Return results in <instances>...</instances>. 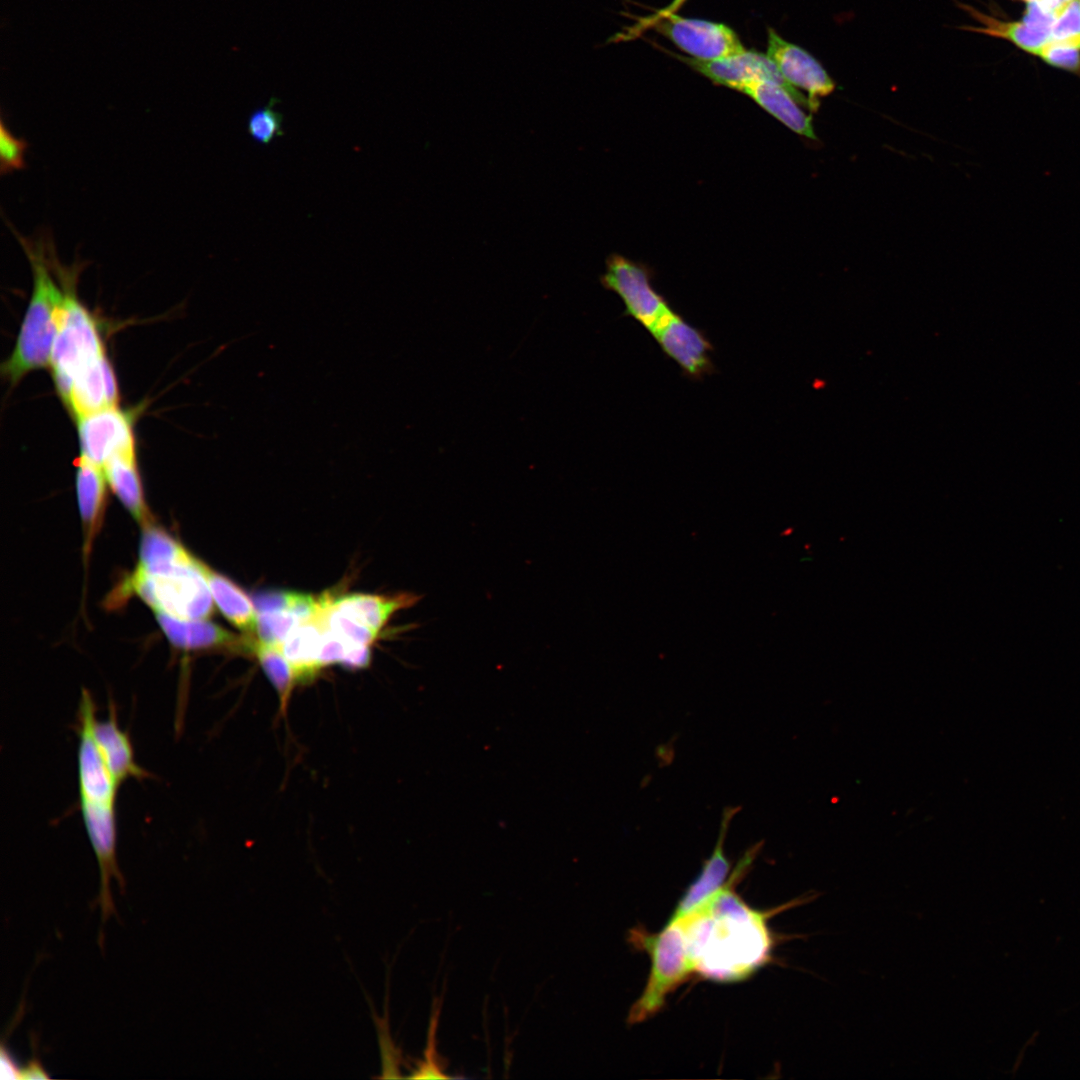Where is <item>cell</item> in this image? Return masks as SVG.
<instances>
[{"instance_id":"1","label":"cell","mask_w":1080,"mask_h":1080,"mask_svg":"<svg viewBox=\"0 0 1080 1080\" xmlns=\"http://www.w3.org/2000/svg\"><path fill=\"white\" fill-rule=\"evenodd\" d=\"M756 849L747 853L729 881L707 903L680 920L687 939L694 972L717 981L744 979L770 959L772 937L769 915L813 900L796 899L772 912L756 911L734 891Z\"/></svg>"},{"instance_id":"6","label":"cell","mask_w":1080,"mask_h":1080,"mask_svg":"<svg viewBox=\"0 0 1080 1080\" xmlns=\"http://www.w3.org/2000/svg\"><path fill=\"white\" fill-rule=\"evenodd\" d=\"M651 271L642 263L618 253L609 255L600 283L616 293L632 317L651 332L673 309L652 285Z\"/></svg>"},{"instance_id":"11","label":"cell","mask_w":1080,"mask_h":1080,"mask_svg":"<svg viewBox=\"0 0 1080 1080\" xmlns=\"http://www.w3.org/2000/svg\"><path fill=\"white\" fill-rule=\"evenodd\" d=\"M663 352L691 379L713 372V347L704 333L671 311L651 332Z\"/></svg>"},{"instance_id":"21","label":"cell","mask_w":1080,"mask_h":1080,"mask_svg":"<svg viewBox=\"0 0 1080 1080\" xmlns=\"http://www.w3.org/2000/svg\"><path fill=\"white\" fill-rule=\"evenodd\" d=\"M103 470L110 488L133 518L142 526L151 523L136 454L114 456Z\"/></svg>"},{"instance_id":"17","label":"cell","mask_w":1080,"mask_h":1080,"mask_svg":"<svg viewBox=\"0 0 1080 1080\" xmlns=\"http://www.w3.org/2000/svg\"><path fill=\"white\" fill-rule=\"evenodd\" d=\"M732 812L733 809H728L723 815L719 838L713 853L705 861L700 874L678 902L670 920L680 919L702 907L728 882L731 864L724 853V840L733 816Z\"/></svg>"},{"instance_id":"32","label":"cell","mask_w":1080,"mask_h":1080,"mask_svg":"<svg viewBox=\"0 0 1080 1080\" xmlns=\"http://www.w3.org/2000/svg\"><path fill=\"white\" fill-rule=\"evenodd\" d=\"M438 1014L439 1009L436 1008L431 1017V1023L428 1033V1043L425 1050L424 1060L419 1063L418 1067L413 1071V1074L410 1076L412 1078H449L448 1075L444 1074L443 1066L439 1061L435 1049V1034L438 1023Z\"/></svg>"},{"instance_id":"34","label":"cell","mask_w":1080,"mask_h":1080,"mask_svg":"<svg viewBox=\"0 0 1080 1080\" xmlns=\"http://www.w3.org/2000/svg\"><path fill=\"white\" fill-rule=\"evenodd\" d=\"M352 647L355 646H349L327 629H324L318 657L320 668L322 669L331 664H340Z\"/></svg>"},{"instance_id":"2","label":"cell","mask_w":1080,"mask_h":1080,"mask_svg":"<svg viewBox=\"0 0 1080 1080\" xmlns=\"http://www.w3.org/2000/svg\"><path fill=\"white\" fill-rule=\"evenodd\" d=\"M15 234L29 260L33 288L15 347L2 365V375L11 384L33 370L50 365L58 310L64 297V286H57L49 269L50 254L43 241L32 243Z\"/></svg>"},{"instance_id":"3","label":"cell","mask_w":1080,"mask_h":1080,"mask_svg":"<svg viewBox=\"0 0 1080 1080\" xmlns=\"http://www.w3.org/2000/svg\"><path fill=\"white\" fill-rule=\"evenodd\" d=\"M203 562L193 556L189 561L159 573L139 569L127 578L125 591L133 592L155 613L181 620L208 619L213 597L207 584Z\"/></svg>"},{"instance_id":"10","label":"cell","mask_w":1080,"mask_h":1080,"mask_svg":"<svg viewBox=\"0 0 1080 1080\" xmlns=\"http://www.w3.org/2000/svg\"><path fill=\"white\" fill-rule=\"evenodd\" d=\"M695 70L716 84L738 91L751 82L768 80L784 87L801 105L816 111L810 98L804 97L796 87L789 84L780 74L777 66L766 54L744 50L728 58L716 61L686 59Z\"/></svg>"},{"instance_id":"13","label":"cell","mask_w":1080,"mask_h":1080,"mask_svg":"<svg viewBox=\"0 0 1080 1080\" xmlns=\"http://www.w3.org/2000/svg\"><path fill=\"white\" fill-rule=\"evenodd\" d=\"M157 622L168 641L177 649L196 652L223 650L253 654L255 638L239 636L207 619L181 620L156 613Z\"/></svg>"},{"instance_id":"41","label":"cell","mask_w":1080,"mask_h":1080,"mask_svg":"<svg viewBox=\"0 0 1080 1080\" xmlns=\"http://www.w3.org/2000/svg\"><path fill=\"white\" fill-rule=\"evenodd\" d=\"M1063 1H1064V2L1066 3V4H1068V3H1069V2H1071L1072 0H1063Z\"/></svg>"},{"instance_id":"16","label":"cell","mask_w":1080,"mask_h":1080,"mask_svg":"<svg viewBox=\"0 0 1080 1080\" xmlns=\"http://www.w3.org/2000/svg\"><path fill=\"white\" fill-rule=\"evenodd\" d=\"M93 733L99 750L119 785L128 779L141 781L150 778V773L135 759L130 736L119 725L113 701L108 705L107 717L95 720Z\"/></svg>"},{"instance_id":"18","label":"cell","mask_w":1080,"mask_h":1080,"mask_svg":"<svg viewBox=\"0 0 1080 1080\" xmlns=\"http://www.w3.org/2000/svg\"><path fill=\"white\" fill-rule=\"evenodd\" d=\"M106 476L102 467L81 456L77 463L76 492L84 531V552H90L101 528L106 506Z\"/></svg>"},{"instance_id":"26","label":"cell","mask_w":1080,"mask_h":1080,"mask_svg":"<svg viewBox=\"0 0 1080 1080\" xmlns=\"http://www.w3.org/2000/svg\"><path fill=\"white\" fill-rule=\"evenodd\" d=\"M256 656L267 678L278 693L281 712H285L292 690L298 683L295 673L280 647L260 644L255 639Z\"/></svg>"},{"instance_id":"30","label":"cell","mask_w":1080,"mask_h":1080,"mask_svg":"<svg viewBox=\"0 0 1080 1080\" xmlns=\"http://www.w3.org/2000/svg\"><path fill=\"white\" fill-rule=\"evenodd\" d=\"M1050 41L1080 49V0H1072L1056 18Z\"/></svg>"},{"instance_id":"25","label":"cell","mask_w":1080,"mask_h":1080,"mask_svg":"<svg viewBox=\"0 0 1080 1080\" xmlns=\"http://www.w3.org/2000/svg\"><path fill=\"white\" fill-rule=\"evenodd\" d=\"M958 6L982 24V26L976 27H959L962 30L1008 39L1020 48L1035 55H1038L1042 47L1050 41L1051 32L1037 29L1023 21L1002 22L977 11L972 6L963 3H958Z\"/></svg>"},{"instance_id":"23","label":"cell","mask_w":1080,"mask_h":1080,"mask_svg":"<svg viewBox=\"0 0 1080 1080\" xmlns=\"http://www.w3.org/2000/svg\"><path fill=\"white\" fill-rule=\"evenodd\" d=\"M202 568L217 608L234 626L246 635L252 636L257 617L252 600L227 577L214 571L205 563Z\"/></svg>"},{"instance_id":"9","label":"cell","mask_w":1080,"mask_h":1080,"mask_svg":"<svg viewBox=\"0 0 1080 1080\" xmlns=\"http://www.w3.org/2000/svg\"><path fill=\"white\" fill-rule=\"evenodd\" d=\"M81 456L97 466L117 455L136 454L133 415L117 406L78 418Z\"/></svg>"},{"instance_id":"39","label":"cell","mask_w":1080,"mask_h":1080,"mask_svg":"<svg viewBox=\"0 0 1080 1080\" xmlns=\"http://www.w3.org/2000/svg\"><path fill=\"white\" fill-rule=\"evenodd\" d=\"M1036 3L1045 12L1053 14L1055 18H1057L1067 6L1063 0H1036Z\"/></svg>"},{"instance_id":"22","label":"cell","mask_w":1080,"mask_h":1080,"mask_svg":"<svg viewBox=\"0 0 1080 1080\" xmlns=\"http://www.w3.org/2000/svg\"><path fill=\"white\" fill-rule=\"evenodd\" d=\"M324 629L316 614L300 622L280 646L298 683L312 680L321 669L318 657Z\"/></svg>"},{"instance_id":"8","label":"cell","mask_w":1080,"mask_h":1080,"mask_svg":"<svg viewBox=\"0 0 1080 1080\" xmlns=\"http://www.w3.org/2000/svg\"><path fill=\"white\" fill-rule=\"evenodd\" d=\"M79 809L99 867L100 889L94 905L100 907L103 926L110 916L117 914L110 891V881L115 879L122 890L125 888V879L117 862L115 804L79 801Z\"/></svg>"},{"instance_id":"36","label":"cell","mask_w":1080,"mask_h":1080,"mask_svg":"<svg viewBox=\"0 0 1080 1080\" xmlns=\"http://www.w3.org/2000/svg\"><path fill=\"white\" fill-rule=\"evenodd\" d=\"M371 651L369 646H355L349 649L340 665L348 669H361L369 665Z\"/></svg>"},{"instance_id":"20","label":"cell","mask_w":1080,"mask_h":1080,"mask_svg":"<svg viewBox=\"0 0 1080 1080\" xmlns=\"http://www.w3.org/2000/svg\"><path fill=\"white\" fill-rule=\"evenodd\" d=\"M740 91L795 133L816 139L811 116L800 109L798 102L781 85L760 80L746 84Z\"/></svg>"},{"instance_id":"15","label":"cell","mask_w":1080,"mask_h":1080,"mask_svg":"<svg viewBox=\"0 0 1080 1080\" xmlns=\"http://www.w3.org/2000/svg\"><path fill=\"white\" fill-rule=\"evenodd\" d=\"M118 398L116 378L104 354L75 377L65 406L77 420L104 408L117 406Z\"/></svg>"},{"instance_id":"40","label":"cell","mask_w":1080,"mask_h":1080,"mask_svg":"<svg viewBox=\"0 0 1080 1080\" xmlns=\"http://www.w3.org/2000/svg\"><path fill=\"white\" fill-rule=\"evenodd\" d=\"M1025 1H1027L1029 3L1036 2V0H1025Z\"/></svg>"},{"instance_id":"12","label":"cell","mask_w":1080,"mask_h":1080,"mask_svg":"<svg viewBox=\"0 0 1080 1080\" xmlns=\"http://www.w3.org/2000/svg\"><path fill=\"white\" fill-rule=\"evenodd\" d=\"M664 32L699 61H716L745 50L737 34L720 23L672 16L665 22Z\"/></svg>"},{"instance_id":"31","label":"cell","mask_w":1080,"mask_h":1080,"mask_svg":"<svg viewBox=\"0 0 1080 1080\" xmlns=\"http://www.w3.org/2000/svg\"><path fill=\"white\" fill-rule=\"evenodd\" d=\"M26 148L27 143L23 139L15 137L2 121L0 133V168L2 174L24 167Z\"/></svg>"},{"instance_id":"35","label":"cell","mask_w":1080,"mask_h":1080,"mask_svg":"<svg viewBox=\"0 0 1080 1080\" xmlns=\"http://www.w3.org/2000/svg\"><path fill=\"white\" fill-rule=\"evenodd\" d=\"M380 1046L383 1062V1073L391 1072V1077H400L399 1050L394 1047L393 1042L390 1040L388 1027L384 1032L380 1033Z\"/></svg>"},{"instance_id":"28","label":"cell","mask_w":1080,"mask_h":1080,"mask_svg":"<svg viewBox=\"0 0 1080 1080\" xmlns=\"http://www.w3.org/2000/svg\"><path fill=\"white\" fill-rule=\"evenodd\" d=\"M280 100L271 97L265 106L254 109L247 120V132L258 144L268 145L284 134L283 115L274 109Z\"/></svg>"},{"instance_id":"19","label":"cell","mask_w":1080,"mask_h":1080,"mask_svg":"<svg viewBox=\"0 0 1080 1080\" xmlns=\"http://www.w3.org/2000/svg\"><path fill=\"white\" fill-rule=\"evenodd\" d=\"M419 598L411 593L392 596L355 593L335 598L327 594L328 603L333 609L378 633L396 611L413 606Z\"/></svg>"},{"instance_id":"24","label":"cell","mask_w":1080,"mask_h":1080,"mask_svg":"<svg viewBox=\"0 0 1080 1080\" xmlns=\"http://www.w3.org/2000/svg\"><path fill=\"white\" fill-rule=\"evenodd\" d=\"M193 555L172 535L151 523L143 526L137 569L159 573L189 561Z\"/></svg>"},{"instance_id":"5","label":"cell","mask_w":1080,"mask_h":1080,"mask_svg":"<svg viewBox=\"0 0 1080 1080\" xmlns=\"http://www.w3.org/2000/svg\"><path fill=\"white\" fill-rule=\"evenodd\" d=\"M65 288L50 359L56 390L64 404L75 377L105 354L94 317L77 299L72 286Z\"/></svg>"},{"instance_id":"27","label":"cell","mask_w":1080,"mask_h":1080,"mask_svg":"<svg viewBox=\"0 0 1080 1080\" xmlns=\"http://www.w3.org/2000/svg\"><path fill=\"white\" fill-rule=\"evenodd\" d=\"M251 600L257 613L287 612L301 621L315 616L320 607V597L290 591L261 592Z\"/></svg>"},{"instance_id":"37","label":"cell","mask_w":1080,"mask_h":1080,"mask_svg":"<svg viewBox=\"0 0 1080 1080\" xmlns=\"http://www.w3.org/2000/svg\"><path fill=\"white\" fill-rule=\"evenodd\" d=\"M0 1064L2 1079H20L21 1068L17 1066L16 1060L4 1046L1 1048Z\"/></svg>"},{"instance_id":"7","label":"cell","mask_w":1080,"mask_h":1080,"mask_svg":"<svg viewBox=\"0 0 1080 1080\" xmlns=\"http://www.w3.org/2000/svg\"><path fill=\"white\" fill-rule=\"evenodd\" d=\"M96 719L97 704L91 693L83 689L75 727L78 737L79 801L115 804L120 785L112 775L96 743L93 733Z\"/></svg>"},{"instance_id":"33","label":"cell","mask_w":1080,"mask_h":1080,"mask_svg":"<svg viewBox=\"0 0 1080 1080\" xmlns=\"http://www.w3.org/2000/svg\"><path fill=\"white\" fill-rule=\"evenodd\" d=\"M1038 56L1050 65L1080 73V53L1077 48L1049 41Z\"/></svg>"},{"instance_id":"4","label":"cell","mask_w":1080,"mask_h":1080,"mask_svg":"<svg viewBox=\"0 0 1080 1080\" xmlns=\"http://www.w3.org/2000/svg\"><path fill=\"white\" fill-rule=\"evenodd\" d=\"M637 941L651 956V971L640 998L628 1014V1023L636 1024L655 1015L664 1005L666 997L694 972L687 939L680 920H669L668 925L657 934L632 932Z\"/></svg>"},{"instance_id":"29","label":"cell","mask_w":1080,"mask_h":1080,"mask_svg":"<svg viewBox=\"0 0 1080 1080\" xmlns=\"http://www.w3.org/2000/svg\"><path fill=\"white\" fill-rule=\"evenodd\" d=\"M300 622L299 618L287 612L257 613L255 639L263 645L280 647Z\"/></svg>"},{"instance_id":"14","label":"cell","mask_w":1080,"mask_h":1080,"mask_svg":"<svg viewBox=\"0 0 1080 1080\" xmlns=\"http://www.w3.org/2000/svg\"><path fill=\"white\" fill-rule=\"evenodd\" d=\"M767 55L789 84L808 92L817 108L818 97L827 96L835 90V82L818 60L803 48L781 38L772 29L768 32Z\"/></svg>"},{"instance_id":"38","label":"cell","mask_w":1080,"mask_h":1080,"mask_svg":"<svg viewBox=\"0 0 1080 1080\" xmlns=\"http://www.w3.org/2000/svg\"><path fill=\"white\" fill-rule=\"evenodd\" d=\"M49 1075L41 1065V1062L37 1059H31L27 1065L20 1070V1079H47Z\"/></svg>"}]
</instances>
